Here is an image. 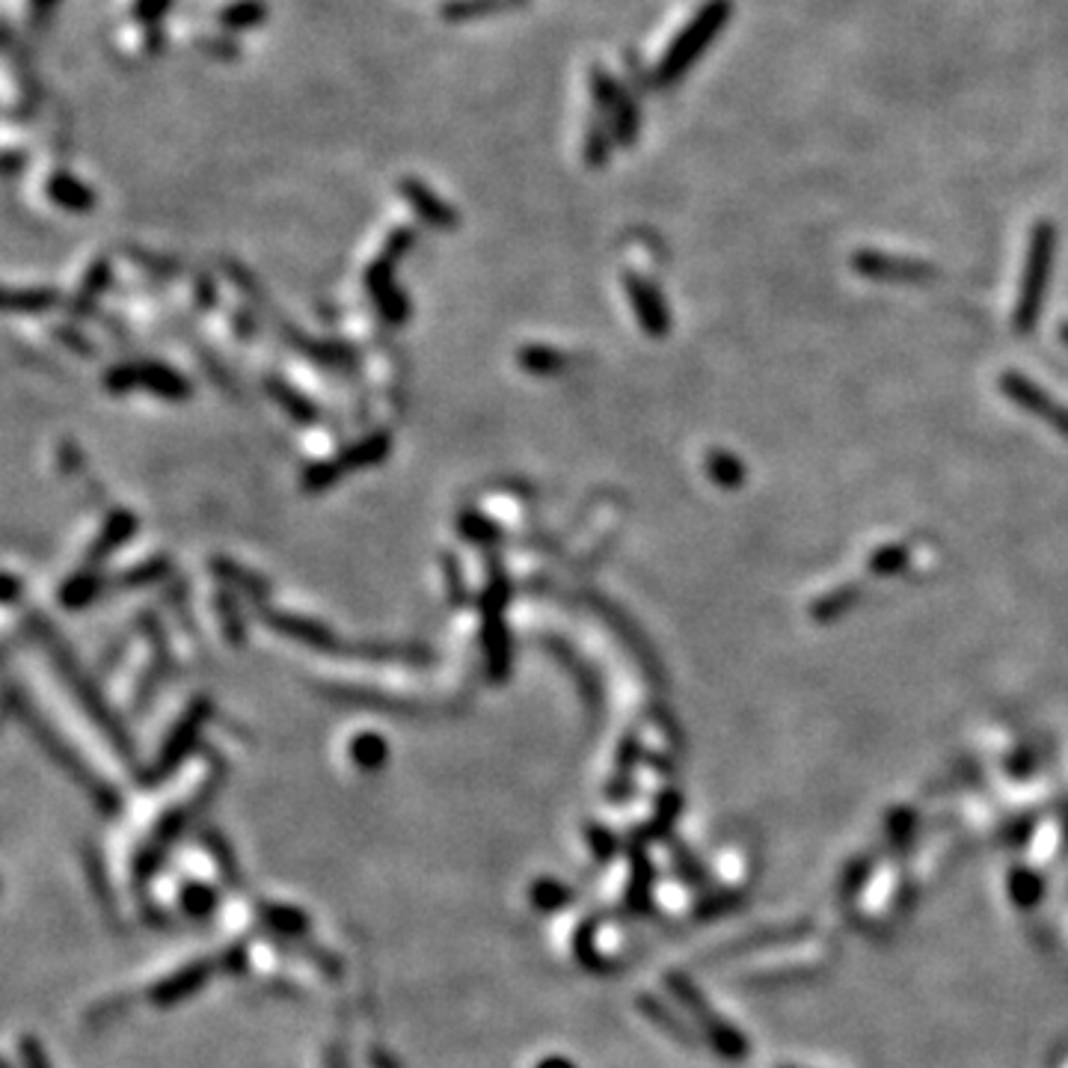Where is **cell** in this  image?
<instances>
[{"label":"cell","mask_w":1068,"mask_h":1068,"mask_svg":"<svg viewBox=\"0 0 1068 1068\" xmlns=\"http://www.w3.org/2000/svg\"><path fill=\"white\" fill-rule=\"evenodd\" d=\"M606 152H608L606 128L603 125L591 128L588 143H585V158H588V163H603L606 161Z\"/></svg>","instance_id":"obj_12"},{"label":"cell","mask_w":1068,"mask_h":1068,"mask_svg":"<svg viewBox=\"0 0 1068 1068\" xmlns=\"http://www.w3.org/2000/svg\"><path fill=\"white\" fill-rule=\"evenodd\" d=\"M218 19L226 30H250L268 19V7H264V0H232L229 7L220 10Z\"/></svg>","instance_id":"obj_9"},{"label":"cell","mask_w":1068,"mask_h":1068,"mask_svg":"<svg viewBox=\"0 0 1068 1068\" xmlns=\"http://www.w3.org/2000/svg\"><path fill=\"white\" fill-rule=\"evenodd\" d=\"M727 19H731V0H706L695 19L679 30V37L662 54V60L653 69V83H659V87L677 83L701 60L706 46L725 30Z\"/></svg>","instance_id":"obj_1"},{"label":"cell","mask_w":1068,"mask_h":1068,"mask_svg":"<svg viewBox=\"0 0 1068 1068\" xmlns=\"http://www.w3.org/2000/svg\"><path fill=\"white\" fill-rule=\"evenodd\" d=\"M671 983H674V988H677V995L686 1000L688 1009L701 1018V1024H704L706 1030H709V1036H713V1045H716L725 1057L743 1059L745 1054H748V1045H745L743 1032L734 1030V1027H727L716 1012H709V1006H706L704 997L697 995L692 983H686V979H679V977H674Z\"/></svg>","instance_id":"obj_4"},{"label":"cell","mask_w":1068,"mask_h":1068,"mask_svg":"<svg viewBox=\"0 0 1068 1068\" xmlns=\"http://www.w3.org/2000/svg\"><path fill=\"white\" fill-rule=\"evenodd\" d=\"M855 268L867 276H876V280H926L929 276V268L915 259H897V255H885V253H860L855 255Z\"/></svg>","instance_id":"obj_6"},{"label":"cell","mask_w":1068,"mask_h":1068,"mask_svg":"<svg viewBox=\"0 0 1068 1068\" xmlns=\"http://www.w3.org/2000/svg\"><path fill=\"white\" fill-rule=\"evenodd\" d=\"M170 7H172V0H137L134 19L143 21V24H152V21L161 19L163 12L170 10Z\"/></svg>","instance_id":"obj_13"},{"label":"cell","mask_w":1068,"mask_h":1068,"mask_svg":"<svg viewBox=\"0 0 1068 1068\" xmlns=\"http://www.w3.org/2000/svg\"><path fill=\"white\" fill-rule=\"evenodd\" d=\"M401 191H404V197H407V200L422 211V218H427L431 223H436V226H452L454 223V211L445 209L443 202L436 200L434 193L427 191L425 184H419L416 179H404V182H401Z\"/></svg>","instance_id":"obj_7"},{"label":"cell","mask_w":1068,"mask_h":1068,"mask_svg":"<svg viewBox=\"0 0 1068 1068\" xmlns=\"http://www.w3.org/2000/svg\"><path fill=\"white\" fill-rule=\"evenodd\" d=\"M1012 897L1018 906H1036L1041 897V881L1032 873H1012Z\"/></svg>","instance_id":"obj_11"},{"label":"cell","mask_w":1068,"mask_h":1068,"mask_svg":"<svg viewBox=\"0 0 1068 1068\" xmlns=\"http://www.w3.org/2000/svg\"><path fill=\"white\" fill-rule=\"evenodd\" d=\"M51 3H54V0H33V7H37V12L51 10Z\"/></svg>","instance_id":"obj_14"},{"label":"cell","mask_w":1068,"mask_h":1068,"mask_svg":"<svg viewBox=\"0 0 1068 1068\" xmlns=\"http://www.w3.org/2000/svg\"><path fill=\"white\" fill-rule=\"evenodd\" d=\"M516 3L523 0H445L440 7V16L445 21H466V19H478V16H490V12H502L511 10Z\"/></svg>","instance_id":"obj_8"},{"label":"cell","mask_w":1068,"mask_h":1068,"mask_svg":"<svg viewBox=\"0 0 1068 1068\" xmlns=\"http://www.w3.org/2000/svg\"><path fill=\"white\" fill-rule=\"evenodd\" d=\"M48 197H51L57 205H63V209L83 211L92 205L90 188H83L72 175H54V179L48 182Z\"/></svg>","instance_id":"obj_10"},{"label":"cell","mask_w":1068,"mask_h":1068,"mask_svg":"<svg viewBox=\"0 0 1068 1068\" xmlns=\"http://www.w3.org/2000/svg\"><path fill=\"white\" fill-rule=\"evenodd\" d=\"M588 81L600 113L606 117L608 128H612V137L621 145L633 143L635 134H638V110H635V101L629 99V92L603 69H591Z\"/></svg>","instance_id":"obj_3"},{"label":"cell","mask_w":1068,"mask_h":1068,"mask_svg":"<svg viewBox=\"0 0 1068 1068\" xmlns=\"http://www.w3.org/2000/svg\"><path fill=\"white\" fill-rule=\"evenodd\" d=\"M1054 246H1057V232H1054L1050 223H1039V226L1032 229L1021 298H1018V326H1021V330H1030L1036 315H1039V303L1041 298H1045V291H1048Z\"/></svg>","instance_id":"obj_2"},{"label":"cell","mask_w":1068,"mask_h":1068,"mask_svg":"<svg viewBox=\"0 0 1068 1068\" xmlns=\"http://www.w3.org/2000/svg\"><path fill=\"white\" fill-rule=\"evenodd\" d=\"M1004 390L1009 392L1021 407H1027L1030 413H1036V416L1041 419H1050L1059 434L1068 436V410L1057 407V401L1045 395L1036 383H1030L1027 377H1018V374H1006Z\"/></svg>","instance_id":"obj_5"}]
</instances>
